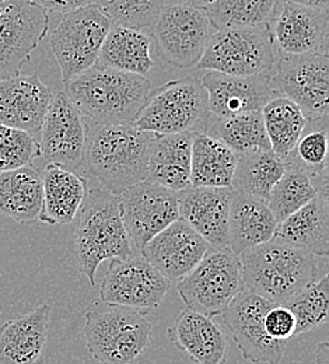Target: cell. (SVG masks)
Instances as JSON below:
<instances>
[{
    "label": "cell",
    "instance_id": "4",
    "mask_svg": "<svg viewBox=\"0 0 329 364\" xmlns=\"http://www.w3.org/2000/svg\"><path fill=\"white\" fill-rule=\"evenodd\" d=\"M238 257L244 287L275 304L287 303L317 276V255L274 240Z\"/></svg>",
    "mask_w": 329,
    "mask_h": 364
},
{
    "label": "cell",
    "instance_id": "12",
    "mask_svg": "<svg viewBox=\"0 0 329 364\" xmlns=\"http://www.w3.org/2000/svg\"><path fill=\"white\" fill-rule=\"evenodd\" d=\"M104 273L99 299L112 307H122L146 314L160 306L170 289V280L144 257L109 259Z\"/></svg>",
    "mask_w": 329,
    "mask_h": 364
},
{
    "label": "cell",
    "instance_id": "28",
    "mask_svg": "<svg viewBox=\"0 0 329 364\" xmlns=\"http://www.w3.org/2000/svg\"><path fill=\"white\" fill-rule=\"evenodd\" d=\"M43 203V177L33 164L0 173V215L20 225L38 220Z\"/></svg>",
    "mask_w": 329,
    "mask_h": 364
},
{
    "label": "cell",
    "instance_id": "20",
    "mask_svg": "<svg viewBox=\"0 0 329 364\" xmlns=\"http://www.w3.org/2000/svg\"><path fill=\"white\" fill-rule=\"evenodd\" d=\"M209 244L183 219L154 235L141 250L144 257L166 279L181 280L206 255Z\"/></svg>",
    "mask_w": 329,
    "mask_h": 364
},
{
    "label": "cell",
    "instance_id": "25",
    "mask_svg": "<svg viewBox=\"0 0 329 364\" xmlns=\"http://www.w3.org/2000/svg\"><path fill=\"white\" fill-rule=\"evenodd\" d=\"M278 220L266 200L233 189L229 212V248L242 251L274 238Z\"/></svg>",
    "mask_w": 329,
    "mask_h": 364
},
{
    "label": "cell",
    "instance_id": "13",
    "mask_svg": "<svg viewBox=\"0 0 329 364\" xmlns=\"http://www.w3.org/2000/svg\"><path fill=\"white\" fill-rule=\"evenodd\" d=\"M49 16L28 0L0 1V80L20 75L45 38Z\"/></svg>",
    "mask_w": 329,
    "mask_h": 364
},
{
    "label": "cell",
    "instance_id": "34",
    "mask_svg": "<svg viewBox=\"0 0 329 364\" xmlns=\"http://www.w3.org/2000/svg\"><path fill=\"white\" fill-rule=\"evenodd\" d=\"M318 193H328V185L317 181L306 171L286 163V171L274 185L266 203L278 223H281Z\"/></svg>",
    "mask_w": 329,
    "mask_h": 364
},
{
    "label": "cell",
    "instance_id": "2",
    "mask_svg": "<svg viewBox=\"0 0 329 364\" xmlns=\"http://www.w3.org/2000/svg\"><path fill=\"white\" fill-rule=\"evenodd\" d=\"M156 135L135 124L87 127L86 170L101 188L121 195L126 188L146 180L147 160Z\"/></svg>",
    "mask_w": 329,
    "mask_h": 364
},
{
    "label": "cell",
    "instance_id": "41",
    "mask_svg": "<svg viewBox=\"0 0 329 364\" xmlns=\"http://www.w3.org/2000/svg\"><path fill=\"white\" fill-rule=\"evenodd\" d=\"M28 1L41 7L47 13L53 11V13H63V14L92 3V0H28Z\"/></svg>",
    "mask_w": 329,
    "mask_h": 364
},
{
    "label": "cell",
    "instance_id": "17",
    "mask_svg": "<svg viewBox=\"0 0 329 364\" xmlns=\"http://www.w3.org/2000/svg\"><path fill=\"white\" fill-rule=\"evenodd\" d=\"M268 26L278 55H328V10L278 0Z\"/></svg>",
    "mask_w": 329,
    "mask_h": 364
},
{
    "label": "cell",
    "instance_id": "18",
    "mask_svg": "<svg viewBox=\"0 0 329 364\" xmlns=\"http://www.w3.org/2000/svg\"><path fill=\"white\" fill-rule=\"evenodd\" d=\"M271 73L255 76H233L215 70H206L199 79L206 91L210 115L226 118L237 114L261 111L274 97Z\"/></svg>",
    "mask_w": 329,
    "mask_h": 364
},
{
    "label": "cell",
    "instance_id": "8",
    "mask_svg": "<svg viewBox=\"0 0 329 364\" xmlns=\"http://www.w3.org/2000/svg\"><path fill=\"white\" fill-rule=\"evenodd\" d=\"M83 333L99 363L131 364L149 348L151 323L138 311L115 307L107 313L87 311Z\"/></svg>",
    "mask_w": 329,
    "mask_h": 364
},
{
    "label": "cell",
    "instance_id": "29",
    "mask_svg": "<svg viewBox=\"0 0 329 364\" xmlns=\"http://www.w3.org/2000/svg\"><path fill=\"white\" fill-rule=\"evenodd\" d=\"M150 46V37L141 30L112 24L102 43L97 63L115 70L147 76L154 66Z\"/></svg>",
    "mask_w": 329,
    "mask_h": 364
},
{
    "label": "cell",
    "instance_id": "24",
    "mask_svg": "<svg viewBox=\"0 0 329 364\" xmlns=\"http://www.w3.org/2000/svg\"><path fill=\"white\" fill-rule=\"evenodd\" d=\"M272 240L327 258L329 254L328 193H318L301 209L278 223Z\"/></svg>",
    "mask_w": 329,
    "mask_h": 364
},
{
    "label": "cell",
    "instance_id": "33",
    "mask_svg": "<svg viewBox=\"0 0 329 364\" xmlns=\"http://www.w3.org/2000/svg\"><path fill=\"white\" fill-rule=\"evenodd\" d=\"M261 114L271 150L286 160L303 134L308 118L297 104L282 95L271 98L261 109Z\"/></svg>",
    "mask_w": 329,
    "mask_h": 364
},
{
    "label": "cell",
    "instance_id": "45",
    "mask_svg": "<svg viewBox=\"0 0 329 364\" xmlns=\"http://www.w3.org/2000/svg\"><path fill=\"white\" fill-rule=\"evenodd\" d=\"M164 3H187V4H192V0H164Z\"/></svg>",
    "mask_w": 329,
    "mask_h": 364
},
{
    "label": "cell",
    "instance_id": "39",
    "mask_svg": "<svg viewBox=\"0 0 329 364\" xmlns=\"http://www.w3.org/2000/svg\"><path fill=\"white\" fill-rule=\"evenodd\" d=\"M40 156L41 147L37 137L0 124V173L30 166Z\"/></svg>",
    "mask_w": 329,
    "mask_h": 364
},
{
    "label": "cell",
    "instance_id": "22",
    "mask_svg": "<svg viewBox=\"0 0 329 364\" xmlns=\"http://www.w3.org/2000/svg\"><path fill=\"white\" fill-rule=\"evenodd\" d=\"M50 307L43 303L30 313L0 325V364H41L47 349Z\"/></svg>",
    "mask_w": 329,
    "mask_h": 364
},
{
    "label": "cell",
    "instance_id": "44",
    "mask_svg": "<svg viewBox=\"0 0 329 364\" xmlns=\"http://www.w3.org/2000/svg\"><path fill=\"white\" fill-rule=\"evenodd\" d=\"M215 1H217V0H192V4L199 7V9H203V7H206V6H209Z\"/></svg>",
    "mask_w": 329,
    "mask_h": 364
},
{
    "label": "cell",
    "instance_id": "30",
    "mask_svg": "<svg viewBox=\"0 0 329 364\" xmlns=\"http://www.w3.org/2000/svg\"><path fill=\"white\" fill-rule=\"evenodd\" d=\"M237 154L206 134H195L190 150V186H232Z\"/></svg>",
    "mask_w": 329,
    "mask_h": 364
},
{
    "label": "cell",
    "instance_id": "9",
    "mask_svg": "<svg viewBox=\"0 0 329 364\" xmlns=\"http://www.w3.org/2000/svg\"><path fill=\"white\" fill-rule=\"evenodd\" d=\"M111 26L109 18L95 3L63 14L49 37V46L60 68L63 82L97 63Z\"/></svg>",
    "mask_w": 329,
    "mask_h": 364
},
{
    "label": "cell",
    "instance_id": "23",
    "mask_svg": "<svg viewBox=\"0 0 329 364\" xmlns=\"http://www.w3.org/2000/svg\"><path fill=\"white\" fill-rule=\"evenodd\" d=\"M168 338L196 364H226V335L207 316L183 310L170 326Z\"/></svg>",
    "mask_w": 329,
    "mask_h": 364
},
{
    "label": "cell",
    "instance_id": "38",
    "mask_svg": "<svg viewBox=\"0 0 329 364\" xmlns=\"http://www.w3.org/2000/svg\"><path fill=\"white\" fill-rule=\"evenodd\" d=\"M112 24L146 30L151 28L164 0H92Z\"/></svg>",
    "mask_w": 329,
    "mask_h": 364
},
{
    "label": "cell",
    "instance_id": "15",
    "mask_svg": "<svg viewBox=\"0 0 329 364\" xmlns=\"http://www.w3.org/2000/svg\"><path fill=\"white\" fill-rule=\"evenodd\" d=\"M119 198V210L131 244L139 251L160 231L180 219L178 192L149 181L126 188Z\"/></svg>",
    "mask_w": 329,
    "mask_h": 364
},
{
    "label": "cell",
    "instance_id": "19",
    "mask_svg": "<svg viewBox=\"0 0 329 364\" xmlns=\"http://www.w3.org/2000/svg\"><path fill=\"white\" fill-rule=\"evenodd\" d=\"M232 186H188L178 192L180 219L187 222L210 248L229 247Z\"/></svg>",
    "mask_w": 329,
    "mask_h": 364
},
{
    "label": "cell",
    "instance_id": "40",
    "mask_svg": "<svg viewBox=\"0 0 329 364\" xmlns=\"http://www.w3.org/2000/svg\"><path fill=\"white\" fill-rule=\"evenodd\" d=\"M264 326L272 339L287 342L294 338L296 318L284 304H274L265 314Z\"/></svg>",
    "mask_w": 329,
    "mask_h": 364
},
{
    "label": "cell",
    "instance_id": "42",
    "mask_svg": "<svg viewBox=\"0 0 329 364\" xmlns=\"http://www.w3.org/2000/svg\"><path fill=\"white\" fill-rule=\"evenodd\" d=\"M281 1L301 4L307 7H314V9H324V10H328L329 6V0H281Z\"/></svg>",
    "mask_w": 329,
    "mask_h": 364
},
{
    "label": "cell",
    "instance_id": "32",
    "mask_svg": "<svg viewBox=\"0 0 329 364\" xmlns=\"http://www.w3.org/2000/svg\"><path fill=\"white\" fill-rule=\"evenodd\" d=\"M286 171V161L272 150L237 156L232 188L266 200L274 185Z\"/></svg>",
    "mask_w": 329,
    "mask_h": 364
},
{
    "label": "cell",
    "instance_id": "10",
    "mask_svg": "<svg viewBox=\"0 0 329 364\" xmlns=\"http://www.w3.org/2000/svg\"><path fill=\"white\" fill-rule=\"evenodd\" d=\"M212 28L203 9L187 3H164L151 26L157 53L178 69L198 66Z\"/></svg>",
    "mask_w": 329,
    "mask_h": 364
},
{
    "label": "cell",
    "instance_id": "3",
    "mask_svg": "<svg viewBox=\"0 0 329 364\" xmlns=\"http://www.w3.org/2000/svg\"><path fill=\"white\" fill-rule=\"evenodd\" d=\"M73 222L76 262L92 286H95V273L104 261L134 255L117 195L102 188L87 189Z\"/></svg>",
    "mask_w": 329,
    "mask_h": 364
},
{
    "label": "cell",
    "instance_id": "1",
    "mask_svg": "<svg viewBox=\"0 0 329 364\" xmlns=\"http://www.w3.org/2000/svg\"><path fill=\"white\" fill-rule=\"evenodd\" d=\"M65 92L95 125L135 124L150 97L151 83L146 76L95 63L66 80Z\"/></svg>",
    "mask_w": 329,
    "mask_h": 364
},
{
    "label": "cell",
    "instance_id": "31",
    "mask_svg": "<svg viewBox=\"0 0 329 364\" xmlns=\"http://www.w3.org/2000/svg\"><path fill=\"white\" fill-rule=\"evenodd\" d=\"M225 143L237 156L271 150L261 111L237 114L226 118L209 115L205 132Z\"/></svg>",
    "mask_w": 329,
    "mask_h": 364
},
{
    "label": "cell",
    "instance_id": "11",
    "mask_svg": "<svg viewBox=\"0 0 329 364\" xmlns=\"http://www.w3.org/2000/svg\"><path fill=\"white\" fill-rule=\"evenodd\" d=\"M269 82L276 95L297 104L308 119L328 117V55H279Z\"/></svg>",
    "mask_w": 329,
    "mask_h": 364
},
{
    "label": "cell",
    "instance_id": "26",
    "mask_svg": "<svg viewBox=\"0 0 329 364\" xmlns=\"http://www.w3.org/2000/svg\"><path fill=\"white\" fill-rule=\"evenodd\" d=\"M192 132L156 135L147 160L146 180L174 192L190 186Z\"/></svg>",
    "mask_w": 329,
    "mask_h": 364
},
{
    "label": "cell",
    "instance_id": "21",
    "mask_svg": "<svg viewBox=\"0 0 329 364\" xmlns=\"http://www.w3.org/2000/svg\"><path fill=\"white\" fill-rule=\"evenodd\" d=\"M53 94L38 72L0 80V124L40 136Z\"/></svg>",
    "mask_w": 329,
    "mask_h": 364
},
{
    "label": "cell",
    "instance_id": "14",
    "mask_svg": "<svg viewBox=\"0 0 329 364\" xmlns=\"http://www.w3.org/2000/svg\"><path fill=\"white\" fill-rule=\"evenodd\" d=\"M274 304L244 287L220 314L242 358L252 363L278 364L284 355L287 342L272 339L264 326L265 314Z\"/></svg>",
    "mask_w": 329,
    "mask_h": 364
},
{
    "label": "cell",
    "instance_id": "16",
    "mask_svg": "<svg viewBox=\"0 0 329 364\" xmlns=\"http://www.w3.org/2000/svg\"><path fill=\"white\" fill-rule=\"evenodd\" d=\"M41 156L49 163L75 171L83 166L87 122L65 91L58 92L48 108L40 131Z\"/></svg>",
    "mask_w": 329,
    "mask_h": 364
},
{
    "label": "cell",
    "instance_id": "6",
    "mask_svg": "<svg viewBox=\"0 0 329 364\" xmlns=\"http://www.w3.org/2000/svg\"><path fill=\"white\" fill-rule=\"evenodd\" d=\"M278 56L268 24L225 28L212 34L196 69L255 76L272 73Z\"/></svg>",
    "mask_w": 329,
    "mask_h": 364
},
{
    "label": "cell",
    "instance_id": "36",
    "mask_svg": "<svg viewBox=\"0 0 329 364\" xmlns=\"http://www.w3.org/2000/svg\"><path fill=\"white\" fill-rule=\"evenodd\" d=\"M278 0H217L203 7L210 26L217 30L268 24Z\"/></svg>",
    "mask_w": 329,
    "mask_h": 364
},
{
    "label": "cell",
    "instance_id": "7",
    "mask_svg": "<svg viewBox=\"0 0 329 364\" xmlns=\"http://www.w3.org/2000/svg\"><path fill=\"white\" fill-rule=\"evenodd\" d=\"M242 289L241 261L229 247L209 248L202 261L177 284L187 309L210 318L220 316Z\"/></svg>",
    "mask_w": 329,
    "mask_h": 364
},
{
    "label": "cell",
    "instance_id": "46",
    "mask_svg": "<svg viewBox=\"0 0 329 364\" xmlns=\"http://www.w3.org/2000/svg\"><path fill=\"white\" fill-rule=\"evenodd\" d=\"M0 1H3V0H0Z\"/></svg>",
    "mask_w": 329,
    "mask_h": 364
},
{
    "label": "cell",
    "instance_id": "43",
    "mask_svg": "<svg viewBox=\"0 0 329 364\" xmlns=\"http://www.w3.org/2000/svg\"><path fill=\"white\" fill-rule=\"evenodd\" d=\"M317 364H329L328 342H323L317 346Z\"/></svg>",
    "mask_w": 329,
    "mask_h": 364
},
{
    "label": "cell",
    "instance_id": "35",
    "mask_svg": "<svg viewBox=\"0 0 329 364\" xmlns=\"http://www.w3.org/2000/svg\"><path fill=\"white\" fill-rule=\"evenodd\" d=\"M328 117L308 119L296 146L286 157V163L294 166L317 181L328 185Z\"/></svg>",
    "mask_w": 329,
    "mask_h": 364
},
{
    "label": "cell",
    "instance_id": "27",
    "mask_svg": "<svg viewBox=\"0 0 329 364\" xmlns=\"http://www.w3.org/2000/svg\"><path fill=\"white\" fill-rule=\"evenodd\" d=\"M43 177V203L38 220L45 225H69L79 213L87 193V181L60 166L49 163Z\"/></svg>",
    "mask_w": 329,
    "mask_h": 364
},
{
    "label": "cell",
    "instance_id": "5",
    "mask_svg": "<svg viewBox=\"0 0 329 364\" xmlns=\"http://www.w3.org/2000/svg\"><path fill=\"white\" fill-rule=\"evenodd\" d=\"M210 112L200 80L184 77L151 91L135 125L154 135L203 134Z\"/></svg>",
    "mask_w": 329,
    "mask_h": 364
},
{
    "label": "cell",
    "instance_id": "37",
    "mask_svg": "<svg viewBox=\"0 0 329 364\" xmlns=\"http://www.w3.org/2000/svg\"><path fill=\"white\" fill-rule=\"evenodd\" d=\"M284 306L290 309L296 318L294 336L323 326L328 321V274L306 286Z\"/></svg>",
    "mask_w": 329,
    "mask_h": 364
}]
</instances>
